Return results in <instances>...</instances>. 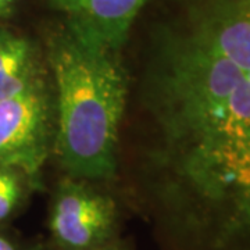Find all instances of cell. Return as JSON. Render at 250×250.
I'll use <instances>...</instances> for the list:
<instances>
[{"label":"cell","mask_w":250,"mask_h":250,"mask_svg":"<svg viewBox=\"0 0 250 250\" xmlns=\"http://www.w3.org/2000/svg\"><path fill=\"white\" fill-rule=\"evenodd\" d=\"M114 52L70 24L50 43L59 95L57 152L74 178L107 179L116 172L126 82Z\"/></svg>","instance_id":"cell-1"},{"label":"cell","mask_w":250,"mask_h":250,"mask_svg":"<svg viewBox=\"0 0 250 250\" xmlns=\"http://www.w3.org/2000/svg\"><path fill=\"white\" fill-rule=\"evenodd\" d=\"M49 143V102L36 81L25 92L0 100V167L39 172Z\"/></svg>","instance_id":"cell-2"},{"label":"cell","mask_w":250,"mask_h":250,"mask_svg":"<svg viewBox=\"0 0 250 250\" xmlns=\"http://www.w3.org/2000/svg\"><path fill=\"white\" fill-rule=\"evenodd\" d=\"M116 221L111 197L83 184L65 182L56 195L49 225L62 250H98L110 243Z\"/></svg>","instance_id":"cell-3"},{"label":"cell","mask_w":250,"mask_h":250,"mask_svg":"<svg viewBox=\"0 0 250 250\" xmlns=\"http://www.w3.org/2000/svg\"><path fill=\"white\" fill-rule=\"evenodd\" d=\"M147 0H50L70 17V25L111 49L123 45L132 21Z\"/></svg>","instance_id":"cell-4"},{"label":"cell","mask_w":250,"mask_h":250,"mask_svg":"<svg viewBox=\"0 0 250 250\" xmlns=\"http://www.w3.org/2000/svg\"><path fill=\"white\" fill-rule=\"evenodd\" d=\"M35 82L29 42L0 29V100L17 96Z\"/></svg>","instance_id":"cell-5"},{"label":"cell","mask_w":250,"mask_h":250,"mask_svg":"<svg viewBox=\"0 0 250 250\" xmlns=\"http://www.w3.org/2000/svg\"><path fill=\"white\" fill-rule=\"evenodd\" d=\"M21 196V185L18 177L11 171L0 170V221L7 218L16 208Z\"/></svg>","instance_id":"cell-6"},{"label":"cell","mask_w":250,"mask_h":250,"mask_svg":"<svg viewBox=\"0 0 250 250\" xmlns=\"http://www.w3.org/2000/svg\"><path fill=\"white\" fill-rule=\"evenodd\" d=\"M13 3L14 0H0V17L9 14L13 7Z\"/></svg>","instance_id":"cell-7"},{"label":"cell","mask_w":250,"mask_h":250,"mask_svg":"<svg viewBox=\"0 0 250 250\" xmlns=\"http://www.w3.org/2000/svg\"><path fill=\"white\" fill-rule=\"evenodd\" d=\"M0 250H17L14 248V245L9 242L6 238L0 236Z\"/></svg>","instance_id":"cell-8"},{"label":"cell","mask_w":250,"mask_h":250,"mask_svg":"<svg viewBox=\"0 0 250 250\" xmlns=\"http://www.w3.org/2000/svg\"><path fill=\"white\" fill-rule=\"evenodd\" d=\"M98 250H125L121 245H117L114 242H110L107 245H104V246H102V248H99Z\"/></svg>","instance_id":"cell-9"}]
</instances>
